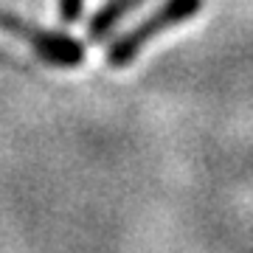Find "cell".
I'll list each match as a JSON object with an SVG mask.
<instances>
[{
	"label": "cell",
	"mask_w": 253,
	"mask_h": 253,
	"mask_svg": "<svg viewBox=\"0 0 253 253\" xmlns=\"http://www.w3.org/2000/svg\"><path fill=\"white\" fill-rule=\"evenodd\" d=\"M200 11H203V0H163L144 23H138L132 31H126L124 37L113 40V45L107 48L104 62L110 68H126V65H132L135 56L141 54V48L149 40H155L158 34H163V31H169L174 26L189 23L191 17H197Z\"/></svg>",
	"instance_id": "cell-1"
},
{
	"label": "cell",
	"mask_w": 253,
	"mask_h": 253,
	"mask_svg": "<svg viewBox=\"0 0 253 253\" xmlns=\"http://www.w3.org/2000/svg\"><path fill=\"white\" fill-rule=\"evenodd\" d=\"M84 11V0H59V20L62 23H76Z\"/></svg>",
	"instance_id": "cell-4"
},
{
	"label": "cell",
	"mask_w": 253,
	"mask_h": 253,
	"mask_svg": "<svg viewBox=\"0 0 253 253\" xmlns=\"http://www.w3.org/2000/svg\"><path fill=\"white\" fill-rule=\"evenodd\" d=\"M0 31H6V34L17 37L20 42H26L51 68H79L84 62V54H87L76 37L28 23V20L11 14V11H0Z\"/></svg>",
	"instance_id": "cell-2"
},
{
	"label": "cell",
	"mask_w": 253,
	"mask_h": 253,
	"mask_svg": "<svg viewBox=\"0 0 253 253\" xmlns=\"http://www.w3.org/2000/svg\"><path fill=\"white\" fill-rule=\"evenodd\" d=\"M146 0H107V3H101L99 11L90 17V23H87V40L90 42H104L113 31H116V26L121 23V20L126 17V14H132L135 9H141Z\"/></svg>",
	"instance_id": "cell-3"
}]
</instances>
